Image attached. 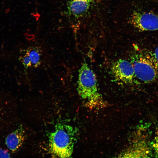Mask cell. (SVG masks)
Listing matches in <instances>:
<instances>
[{
  "mask_svg": "<svg viewBox=\"0 0 158 158\" xmlns=\"http://www.w3.org/2000/svg\"><path fill=\"white\" fill-rule=\"evenodd\" d=\"M75 131L65 124L57 126L49 137V147L52 154L59 157H70L75 142Z\"/></svg>",
  "mask_w": 158,
  "mask_h": 158,
  "instance_id": "6da1fadb",
  "label": "cell"
},
{
  "mask_svg": "<svg viewBox=\"0 0 158 158\" xmlns=\"http://www.w3.org/2000/svg\"><path fill=\"white\" fill-rule=\"evenodd\" d=\"M131 59L135 76L140 80L148 83L158 79V61L153 53L141 50L133 55Z\"/></svg>",
  "mask_w": 158,
  "mask_h": 158,
  "instance_id": "7a4b0ae2",
  "label": "cell"
},
{
  "mask_svg": "<svg viewBox=\"0 0 158 158\" xmlns=\"http://www.w3.org/2000/svg\"><path fill=\"white\" fill-rule=\"evenodd\" d=\"M77 91L83 99H90L97 93L95 75L86 62L79 70Z\"/></svg>",
  "mask_w": 158,
  "mask_h": 158,
  "instance_id": "3957f363",
  "label": "cell"
},
{
  "mask_svg": "<svg viewBox=\"0 0 158 158\" xmlns=\"http://www.w3.org/2000/svg\"><path fill=\"white\" fill-rule=\"evenodd\" d=\"M130 22L140 31L158 30V16L150 12L135 11L131 15Z\"/></svg>",
  "mask_w": 158,
  "mask_h": 158,
  "instance_id": "277c9868",
  "label": "cell"
},
{
  "mask_svg": "<svg viewBox=\"0 0 158 158\" xmlns=\"http://www.w3.org/2000/svg\"><path fill=\"white\" fill-rule=\"evenodd\" d=\"M111 70L117 80L126 84L132 83L135 76L132 63L124 59H119L114 62Z\"/></svg>",
  "mask_w": 158,
  "mask_h": 158,
  "instance_id": "5b68a950",
  "label": "cell"
},
{
  "mask_svg": "<svg viewBox=\"0 0 158 158\" xmlns=\"http://www.w3.org/2000/svg\"><path fill=\"white\" fill-rule=\"evenodd\" d=\"M95 0H69L68 13L75 18L82 16L89 9Z\"/></svg>",
  "mask_w": 158,
  "mask_h": 158,
  "instance_id": "8992f818",
  "label": "cell"
},
{
  "mask_svg": "<svg viewBox=\"0 0 158 158\" xmlns=\"http://www.w3.org/2000/svg\"><path fill=\"white\" fill-rule=\"evenodd\" d=\"M25 139L24 131L22 126L10 133L5 140L8 148L12 152L18 150L21 147Z\"/></svg>",
  "mask_w": 158,
  "mask_h": 158,
  "instance_id": "52a82bcc",
  "label": "cell"
},
{
  "mask_svg": "<svg viewBox=\"0 0 158 158\" xmlns=\"http://www.w3.org/2000/svg\"><path fill=\"white\" fill-rule=\"evenodd\" d=\"M26 53L30 58L32 67L36 68L40 66L41 62L42 53L39 48L37 47L29 48L26 50Z\"/></svg>",
  "mask_w": 158,
  "mask_h": 158,
  "instance_id": "ba28073f",
  "label": "cell"
},
{
  "mask_svg": "<svg viewBox=\"0 0 158 158\" xmlns=\"http://www.w3.org/2000/svg\"><path fill=\"white\" fill-rule=\"evenodd\" d=\"M21 59L23 64L25 68H27L32 66L31 60L26 53L21 58Z\"/></svg>",
  "mask_w": 158,
  "mask_h": 158,
  "instance_id": "9c48e42d",
  "label": "cell"
},
{
  "mask_svg": "<svg viewBox=\"0 0 158 158\" xmlns=\"http://www.w3.org/2000/svg\"><path fill=\"white\" fill-rule=\"evenodd\" d=\"M10 155L7 151L0 148V158H8Z\"/></svg>",
  "mask_w": 158,
  "mask_h": 158,
  "instance_id": "30bf717a",
  "label": "cell"
},
{
  "mask_svg": "<svg viewBox=\"0 0 158 158\" xmlns=\"http://www.w3.org/2000/svg\"><path fill=\"white\" fill-rule=\"evenodd\" d=\"M152 146L158 155V138H157L153 143Z\"/></svg>",
  "mask_w": 158,
  "mask_h": 158,
  "instance_id": "8fae6325",
  "label": "cell"
},
{
  "mask_svg": "<svg viewBox=\"0 0 158 158\" xmlns=\"http://www.w3.org/2000/svg\"><path fill=\"white\" fill-rule=\"evenodd\" d=\"M153 54L155 58L158 61V46L155 49Z\"/></svg>",
  "mask_w": 158,
  "mask_h": 158,
  "instance_id": "7c38bea8",
  "label": "cell"
}]
</instances>
